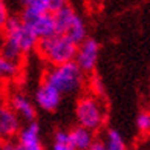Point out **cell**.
Returning a JSON list of instances; mask_svg holds the SVG:
<instances>
[{
	"instance_id": "1",
	"label": "cell",
	"mask_w": 150,
	"mask_h": 150,
	"mask_svg": "<svg viewBox=\"0 0 150 150\" xmlns=\"http://www.w3.org/2000/svg\"><path fill=\"white\" fill-rule=\"evenodd\" d=\"M2 31L3 43L0 49L2 55L20 61L23 55L37 49L38 38L22 20V17H9Z\"/></svg>"
},
{
	"instance_id": "2",
	"label": "cell",
	"mask_w": 150,
	"mask_h": 150,
	"mask_svg": "<svg viewBox=\"0 0 150 150\" xmlns=\"http://www.w3.org/2000/svg\"><path fill=\"white\" fill-rule=\"evenodd\" d=\"M37 52L47 64L58 66L74 61L75 52H77V43H74L71 38H67L63 34L55 32L51 37L38 40Z\"/></svg>"
},
{
	"instance_id": "3",
	"label": "cell",
	"mask_w": 150,
	"mask_h": 150,
	"mask_svg": "<svg viewBox=\"0 0 150 150\" xmlns=\"http://www.w3.org/2000/svg\"><path fill=\"white\" fill-rule=\"evenodd\" d=\"M45 81L61 93H75L84 83V72L77 66L75 61L52 66L45 75Z\"/></svg>"
},
{
	"instance_id": "4",
	"label": "cell",
	"mask_w": 150,
	"mask_h": 150,
	"mask_svg": "<svg viewBox=\"0 0 150 150\" xmlns=\"http://www.w3.org/2000/svg\"><path fill=\"white\" fill-rule=\"evenodd\" d=\"M75 118L87 130H100L106 121V107L97 95H83L75 106Z\"/></svg>"
},
{
	"instance_id": "5",
	"label": "cell",
	"mask_w": 150,
	"mask_h": 150,
	"mask_svg": "<svg viewBox=\"0 0 150 150\" xmlns=\"http://www.w3.org/2000/svg\"><path fill=\"white\" fill-rule=\"evenodd\" d=\"M54 20H55L57 32L71 38L74 43L78 45L87 38V28L84 20L77 14L72 6L66 5L57 12H54Z\"/></svg>"
},
{
	"instance_id": "6",
	"label": "cell",
	"mask_w": 150,
	"mask_h": 150,
	"mask_svg": "<svg viewBox=\"0 0 150 150\" xmlns=\"http://www.w3.org/2000/svg\"><path fill=\"white\" fill-rule=\"evenodd\" d=\"M22 20L31 28V31L35 34L38 40L51 37L57 32L55 29V20L54 14L51 12H38V14H29V12H22Z\"/></svg>"
},
{
	"instance_id": "7",
	"label": "cell",
	"mask_w": 150,
	"mask_h": 150,
	"mask_svg": "<svg viewBox=\"0 0 150 150\" xmlns=\"http://www.w3.org/2000/svg\"><path fill=\"white\" fill-rule=\"evenodd\" d=\"M98 57H100L98 42L93 38H86L77 45V52H75L74 61L86 74V72H92L95 69V66L98 63Z\"/></svg>"
},
{
	"instance_id": "8",
	"label": "cell",
	"mask_w": 150,
	"mask_h": 150,
	"mask_svg": "<svg viewBox=\"0 0 150 150\" xmlns=\"http://www.w3.org/2000/svg\"><path fill=\"white\" fill-rule=\"evenodd\" d=\"M22 126V120L9 106V103L0 101V139L12 141V138L18 135Z\"/></svg>"
},
{
	"instance_id": "9",
	"label": "cell",
	"mask_w": 150,
	"mask_h": 150,
	"mask_svg": "<svg viewBox=\"0 0 150 150\" xmlns=\"http://www.w3.org/2000/svg\"><path fill=\"white\" fill-rule=\"evenodd\" d=\"M17 147L20 150H45L42 142V130L37 121H29L22 126L17 135Z\"/></svg>"
},
{
	"instance_id": "10",
	"label": "cell",
	"mask_w": 150,
	"mask_h": 150,
	"mask_svg": "<svg viewBox=\"0 0 150 150\" xmlns=\"http://www.w3.org/2000/svg\"><path fill=\"white\" fill-rule=\"evenodd\" d=\"M35 103L40 109H43L46 112H54L57 110L58 106L61 104V95L55 87H52L51 84H47L46 81H43L42 84L37 87L35 91Z\"/></svg>"
},
{
	"instance_id": "11",
	"label": "cell",
	"mask_w": 150,
	"mask_h": 150,
	"mask_svg": "<svg viewBox=\"0 0 150 150\" xmlns=\"http://www.w3.org/2000/svg\"><path fill=\"white\" fill-rule=\"evenodd\" d=\"M9 106L14 109V112L18 115L22 121H25V122L35 121V117H37L35 106L29 100V97H26L25 93H22V92L12 93V97L9 100Z\"/></svg>"
},
{
	"instance_id": "12",
	"label": "cell",
	"mask_w": 150,
	"mask_h": 150,
	"mask_svg": "<svg viewBox=\"0 0 150 150\" xmlns=\"http://www.w3.org/2000/svg\"><path fill=\"white\" fill-rule=\"evenodd\" d=\"M66 5V0H22V12H29V14L51 12V14H54Z\"/></svg>"
},
{
	"instance_id": "13",
	"label": "cell",
	"mask_w": 150,
	"mask_h": 150,
	"mask_svg": "<svg viewBox=\"0 0 150 150\" xmlns=\"http://www.w3.org/2000/svg\"><path fill=\"white\" fill-rule=\"evenodd\" d=\"M67 136H69V144L72 146L74 150H89L95 142V135L92 130L77 126L67 130Z\"/></svg>"
},
{
	"instance_id": "14",
	"label": "cell",
	"mask_w": 150,
	"mask_h": 150,
	"mask_svg": "<svg viewBox=\"0 0 150 150\" xmlns=\"http://www.w3.org/2000/svg\"><path fill=\"white\" fill-rule=\"evenodd\" d=\"M20 75V61L8 58L0 54V83L12 81Z\"/></svg>"
},
{
	"instance_id": "15",
	"label": "cell",
	"mask_w": 150,
	"mask_h": 150,
	"mask_svg": "<svg viewBox=\"0 0 150 150\" xmlns=\"http://www.w3.org/2000/svg\"><path fill=\"white\" fill-rule=\"evenodd\" d=\"M103 146L106 150H127V144L117 129H109L104 135Z\"/></svg>"
},
{
	"instance_id": "16",
	"label": "cell",
	"mask_w": 150,
	"mask_h": 150,
	"mask_svg": "<svg viewBox=\"0 0 150 150\" xmlns=\"http://www.w3.org/2000/svg\"><path fill=\"white\" fill-rule=\"evenodd\" d=\"M52 150H74L72 146L69 144V136L67 130H58L54 135V146Z\"/></svg>"
},
{
	"instance_id": "17",
	"label": "cell",
	"mask_w": 150,
	"mask_h": 150,
	"mask_svg": "<svg viewBox=\"0 0 150 150\" xmlns=\"http://www.w3.org/2000/svg\"><path fill=\"white\" fill-rule=\"evenodd\" d=\"M136 129L141 133H150V112L142 110L136 117Z\"/></svg>"
},
{
	"instance_id": "18",
	"label": "cell",
	"mask_w": 150,
	"mask_h": 150,
	"mask_svg": "<svg viewBox=\"0 0 150 150\" xmlns=\"http://www.w3.org/2000/svg\"><path fill=\"white\" fill-rule=\"evenodd\" d=\"M9 17L11 16H9V9H8V5H6V0H0V28H3Z\"/></svg>"
},
{
	"instance_id": "19",
	"label": "cell",
	"mask_w": 150,
	"mask_h": 150,
	"mask_svg": "<svg viewBox=\"0 0 150 150\" xmlns=\"http://www.w3.org/2000/svg\"><path fill=\"white\" fill-rule=\"evenodd\" d=\"M92 89H93V95H103L104 92V86H103V81H101L98 77H93L92 78Z\"/></svg>"
},
{
	"instance_id": "20",
	"label": "cell",
	"mask_w": 150,
	"mask_h": 150,
	"mask_svg": "<svg viewBox=\"0 0 150 150\" xmlns=\"http://www.w3.org/2000/svg\"><path fill=\"white\" fill-rule=\"evenodd\" d=\"M0 150H17V144L12 141H2L0 142Z\"/></svg>"
},
{
	"instance_id": "21",
	"label": "cell",
	"mask_w": 150,
	"mask_h": 150,
	"mask_svg": "<svg viewBox=\"0 0 150 150\" xmlns=\"http://www.w3.org/2000/svg\"><path fill=\"white\" fill-rule=\"evenodd\" d=\"M89 150H106V149H104V146H103V142H95V144H93Z\"/></svg>"
},
{
	"instance_id": "22",
	"label": "cell",
	"mask_w": 150,
	"mask_h": 150,
	"mask_svg": "<svg viewBox=\"0 0 150 150\" xmlns=\"http://www.w3.org/2000/svg\"><path fill=\"white\" fill-rule=\"evenodd\" d=\"M2 43H3V31L0 28V49H2Z\"/></svg>"
},
{
	"instance_id": "23",
	"label": "cell",
	"mask_w": 150,
	"mask_h": 150,
	"mask_svg": "<svg viewBox=\"0 0 150 150\" xmlns=\"http://www.w3.org/2000/svg\"><path fill=\"white\" fill-rule=\"evenodd\" d=\"M17 150H20V149H18V147H17Z\"/></svg>"
}]
</instances>
